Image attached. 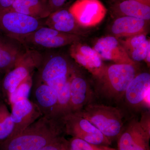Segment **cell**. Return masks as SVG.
I'll return each instance as SVG.
<instances>
[{"instance_id":"4dcf8cb0","label":"cell","mask_w":150,"mask_h":150,"mask_svg":"<svg viewBox=\"0 0 150 150\" xmlns=\"http://www.w3.org/2000/svg\"><path fill=\"white\" fill-rule=\"evenodd\" d=\"M113 2H116L120 1H125V0H111Z\"/></svg>"},{"instance_id":"83f0119b","label":"cell","mask_w":150,"mask_h":150,"mask_svg":"<svg viewBox=\"0 0 150 150\" xmlns=\"http://www.w3.org/2000/svg\"><path fill=\"white\" fill-rule=\"evenodd\" d=\"M139 121L144 131L150 134L149 110L144 111L142 113L141 120Z\"/></svg>"},{"instance_id":"cb8c5ba5","label":"cell","mask_w":150,"mask_h":150,"mask_svg":"<svg viewBox=\"0 0 150 150\" xmlns=\"http://www.w3.org/2000/svg\"><path fill=\"white\" fill-rule=\"evenodd\" d=\"M20 57L16 51L0 39V71H5L16 64Z\"/></svg>"},{"instance_id":"ba28073f","label":"cell","mask_w":150,"mask_h":150,"mask_svg":"<svg viewBox=\"0 0 150 150\" xmlns=\"http://www.w3.org/2000/svg\"><path fill=\"white\" fill-rule=\"evenodd\" d=\"M125 124L117 139V150H150V134L144 131L137 118Z\"/></svg>"},{"instance_id":"4316f807","label":"cell","mask_w":150,"mask_h":150,"mask_svg":"<svg viewBox=\"0 0 150 150\" xmlns=\"http://www.w3.org/2000/svg\"><path fill=\"white\" fill-rule=\"evenodd\" d=\"M68 141L64 136L37 150H68Z\"/></svg>"},{"instance_id":"30bf717a","label":"cell","mask_w":150,"mask_h":150,"mask_svg":"<svg viewBox=\"0 0 150 150\" xmlns=\"http://www.w3.org/2000/svg\"><path fill=\"white\" fill-rule=\"evenodd\" d=\"M25 36L34 44L46 48H59L73 44L80 39L77 34L60 32L48 27H40Z\"/></svg>"},{"instance_id":"3957f363","label":"cell","mask_w":150,"mask_h":150,"mask_svg":"<svg viewBox=\"0 0 150 150\" xmlns=\"http://www.w3.org/2000/svg\"><path fill=\"white\" fill-rule=\"evenodd\" d=\"M77 113L90 121L111 142L117 139L126 123L125 110L108 105L92 102Z\"/></svg>"},{"instance_id":"277c9868","label":"cell","mask_w":150,"mask_h":150,"mask_svg":"<svg viewBox=\"0 0 150 150\" xmlns=\"http://www.w3.org/2000/svg\"><path fill=\"white\" fill-rule=\"evenodd\" d=\"M65 134L96 145L109 146L111 142L90 121L77 112L67 113L61 118Z\"/></svg>"},{"instance_id":"5bb4252c","label":"cell","mask_w":150,"mask_h":150,"mask_svg":"<svg viewBox=\"0 0 150 150\" xmlns=\"http://www.w3.org/2000/svg\"><path fill=\"white\" fill-rule=\"evenodd\" d=\"M25 54L16 62V66L6 74L3 80V91L8 96L13 93L22 82L30 75V70L36 64L34 60Z\"/></svg>"},{"instance_id":"603a6c76","label":"cell","mask_w":150,"mask_h":150,"mask_svg":"<svg viewBox=\"0 0 150 150\" xmlns=\"http://www.w3.org/2000/svg\"><path fill=\"white\" fill-rule=\"evenodd\" d=\"M14 124L11 117V112L6 105L0 102V145L11 137Z\"/></svg>"},{"instance_id":"8992f818","label":"cell","mask_w":150,"mask_h":150,"mask_svg":"<svg viewBox=\"0 0 150 150\" xmlns=\"http://www.w3.org/2000/svg\"><path fill=\"white\" fill-rule=\"evenodd\" d=\"M150 86L149 73H138L129 83L123 96L121 103H123L124 107L131 112H137L144 106H149Z\"/></svg>"},{"instance_id":"9a60e30c","label":"cell","mask_w":150,"mask_h":150,"mask_svg":"<svg viewBox=\"0 0 150 150\" xmlns=\"http://www.w3.org/2000/svg\"><path fill=\"white\" fill-rule=\"evenodd\" d=\"M148 22L147 21L132 17L120 16L113 22L111 32L118 38L146 34Z\"/></svg>"},{"instance_id":"4fadbf2b","label":"cell","mask_w":150,"mask_h":150,"mask_svg":"<svg viewBox=\"0 0 150 150\" xmlns=\"http://www.w3.org/2000/svg\"><path fill=\"white\" fill-rule=\"evenodd\" d=\"M70 112H77L92 102L94 93L88 82L81 75L73 71L70 76Z\"/></svg>"},{"instance_id":"f1b7e54d","label":"cell","mask_w":150,"mask_h":150,"mask_svg":"<svg viewBox=\"0 0 150 150\" xmlns=\"http://www.w3.org/2000/svg\"><path fill=\"white\" fill-rule=\"evenodd\" d=\"M67 0H48L51 13L60 9Z\"/></svg>"},{"instance_id":"8fae6325","label":"cell","mask_w":150,"mask_h":150,"mask_svg":"<svg viewBox=\"0 0 150 150\" xmlns=\"http://www.w3.org/2000/svg\"><path fill=\"white\" fill-rule=\"evenodd\" d=\"M70 54L78 64L87 70L95 79L99 76L104 70L105 65L102 59L90 46L76 42L72 44Z\"/></svg>"},{"instance_id":"ac0fdd59","label":"cell","mask_w":150,"mask_h":150,"mask_svg":"<svg viewBox=\"0 0 150 150\" xmlns=\"http://www.w3.org/2000/svg\"><path fill=\"white\" fill-rule=\"evenodd\" d=\"M130 59L134 62L145 61L148 48L150 47L149 39L146 34H141L119 40Z\"/></svg>"},{"instance_id":"5b68a950","label":"cell","mask_w":150,"mask_h":150,"mask_svg":"<svg viewBox=\"0 0 150 150\" xmlns=\"http://www.w3.org/2000/svg\"><path fill=\"white\" fill-rule=\"evenodd\" d=\"M38 20L11 8H0V32L19 39L41 27Z\"/></svg>"},{"instance_id":"44dd1931","label":"cell","mask_w":150,"mask_h":150,"mask_svg":"<svg viewBox=\"0 0 150 150\" xmlns=\"http://www.w3.org/2000/svg\"><path fill=\"white\" fill-rule=\"evenodd\" d=\"M47 18L46 24L48 27L64 33L73 34L77 24L69 10L64 9L51 13Z\"/></svg>"},{"instance_id":"e0dca14e","label":"cell","mask_w":150,"mask_h":150,"mask_svg":"<svg viewBox=\"0 0 150 150\" xmlns=\"http://www.w3.org/2000/svg\"><path fill=\"white\" fill-rule=\"evenodd\" d=\"M10 8L38 19L47 18L51 13L48 0H16Z\"/></svg>"},{"instance_id":"9c48e42d","label":"cell","mask_w":150,"mask_h":150,"mask_svg":"<svg viewBox=\"0 0 150 150\" xmlns=\"http://www.w3.org/2000/svg\"><path fill=\"white\" fill-rule=\"evenodd\" d=\"M41 115L37 105L28 99L21 100L12 105L11 117L14 127L12 134L7 140L21 134Z\"/></svg>"},{"instance_id":"2e32d148","label":"cell","mask_w":150,"mask_h":150,"mask_svg":"<svg viewBox=\"0 0 150 150\" xmlns=\"http://www.w3.org/2000/svg\"><path fill=\"white\" fill-rule=\"evenodd\" d=\"M114 13L120 16H130L149 21L150 19V0H125L114 2Z\"/></svg>"},{"instance_id":"484cf974","label":"cell","mask_w":150,"mask_h":150,"mask_svg":"<svg viewBox=\"0 0 150 150\" xmlns=\"http://www.w3.org/2000/svg\"><path fill=\"white\" fill-rule=\"evenodd\" d=\"M68 141V150H117L109 146L94 144L74 137Z\"/></svg>"},{"instance_id":"7c38bea8","label":"cell","mask_w":150,"mask_h":150,"mask_svg":"<svg viewBox=\"0 0 150 150\" xmlns=\"http://www.w3.org/2000/svg\"><path fill=\"white\" fill-rule=\"evenodd\" d=\"M93 48L103 60L112 61L115 64H136L128 56L119 39L115 36L99 38Z\"/></svg>"},{"instance_id":"ffe728a7","label":"cell","mask_w":150,"mask_h":150,"mask_svg":"<svg viewBox=\"0 0 150 150\" xmlns=\"http://www.w3.org/2000/svg\"><path fill=\"white\" fill-rule=\"evenodd\" d=\"M73 71L67 60L61 56L51 58L42 70L41 80L44 83L62 77L69 76Z\"/></svg>"},{"instance_id":"6da1fadb","label":"cell","mask_w":150,"mask_h":150,"mask_svg":"<svg viewBox=\"0 0 150 150\" xmlns=\"http://www.w3.org/2000/svg\"><path fill=\"white\" fill-rule=\"evenodd\" d=\"M65 134L60 118L41 115L21 134L0 145V150H37Z\"/></svg>"},{"instance_id":"d6986e66","label":"cell","mask_w":150,"mask_h":150,"mask_svg":"<svg viewBox=\"0 0 150 150\" xmlns=\"http://www.w3.org/2000/svg\"><path fill=\"white\" fill-rule=\"evenodd\" d=\"M58 95L57 92L46 83L40 84L35 88L34 103L42 115L51 117L57 103Z\"/></svg>"},{"instance_id":"7402d4cb","label":"cell","mask_w":150,"mask_h":150,"mask_svg":"<svg viewBox=\"0 0 150 150\" xmlns=\"http://www.w3.org/2000/svg\"><path fill=\"white\" fill-rule=\"evenodd\" d=\"M70 100L71 88L70 76L64 88L58 93L57 103L51 117L60 118L69 113Z\"/></svg>"},{"instance_id":"d4e9b609","label":"cell","mask_w":150,"mask_h":150,"mask_svg":"<svg viewBox=\"0 0 150 150\" xmlns=\"http://www.w3.org/2000/svg\"><path fill=\"white\" fill-rule=\"evenodd\" d=\"M32 87V80L30 76L22 82L13 93L8 96L11 104L23 100L28 99Z\"/></svg>"},{"instance_id":"7a4b0ae2","label":"cell","mask_w":150,"mask_h":150,"mask_svg":"<svg viewBox=\"0 0 150 150\" xmlns=\"http://www.w3.org/2000/svg\"><path fill=\"white\" fill-rule=\"evenodd\" d=\"M138 74L136 64L105 66L102 74L96 78L95 96L105 102L121 103L127 87Z\"/></svg>"},{"instance_id":"52a82bcc","label":"cell","mask_w":150,"mask_h":150,"mask_svg":"<svg viewBox=\"0 0 150 150\" xmlns=\"http://www.w3.org/2000/svg\"><path fill=\"white\" fill-rule=\"evenodd\" d=\"M76 22L82 27L96 26L102 22L107 13L100 0H77L69 9Z\"/></svg>"},{"instance_id":"f546056e","label":"cell","mask_w":150,"mask_h":150,"mask_svg":"<svg viewBox=\"0 0 150 150\" xmlns=\"http://www.w3.org/2000/svg\"><path fill=\"white\" fill-rule=\"evenodd\" d=\"M16 0H0V8H10Z\"/></svg>"}]
</instances>
